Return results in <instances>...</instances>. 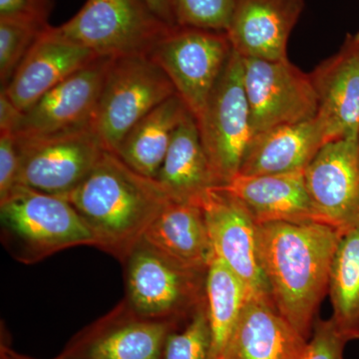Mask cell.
I'll use <instances>...</instances> for the list:
<instances>
[{
	"label": "cell",
	"instance_id": "obj_1",
	"mask_svg": "<svg viewBox=\"0 0 359 359\" xmlns=\"http://www.w3.org/2000/svg\"><path fill=\"white\" fill-rule=\"evenodd\" d=\"M342 233L320 223L273 222L257 228V255L276 309L306 340L330 290Z\"/></svg>",
	"mask_w": 359,
	"mask_h": 359
},
{
	"label": "cell",
	"instance_id": "obj_2",
	"mask_svg": "<svg viewBox=\"0 0 359 359\" xmlns=\"http://www.w3.org/2000/svg\"><path fill=\"white\" fill-rule=\"evenodd\" d=\"M63 198L88 226L97 249L121 264L172 201L157 180L134 171L110 151H104L88 176Z\"/></svg>",
	"mask_w": 359,
	"mask_h": 359
},
{
	"label": "cell",
	"instance_id": "obj_3",
	"mask_svg": "<svg viewBox=\"0 0 359 359\" xmlns=\"http://www.w3.org/2000/svg\"><path fill=\"white\" fill-rule=\"evenodd\" d=\"M2 244L16 261L39 263L60 250L97 242L74 207L60 196L18 186L0 201Z\"/></svg>",
	"mask_w": 359,
	"mask_h": 359
},
{
	"label": "cell",
	"instance_id": "obj_4",
	"mask_svg": "<svg viewBox=\"0 0 359 359\" xmlns=\"http://www.w3.org/2000/svg\"><path fill=\"white\" fill-rule=\"evenodd\" d=\"M124 301L135 313L184 325L207 302V271L188 268L143 238L126 261Z\"/></svg>",
	"mask_w": 359,
	"mask_h": 359
},
{
	"label": "cell",
	"instance_id": "obj_5",
	"mask_svg": "<svg viewBox=\"0 0 359 359\" xmlns=\"http://www.w3.org/2000/svg\"><path fill=\"white\" fill-rule=\"evenodd\" d=\"M172 27L145 0H87L54 30L100 57L120 58L150 55Z\"/></svg>",
	"mask_w": 359,
	"mask_h": 359
},
{
	"label": "cell",
	"instance_id": "obj_6",
	"mask_svg": "<svg viewBox=\"0 0 359 359\" xmlns=\"http://www.w3.org/2000/svg\"><path fill=\"white\" fill-rule=\"evenodd\" d=\"M175 94L171 80L149 56L113 59L92 120L104 149L116 153L130 130Z\"/></svg>",
	"mask_w": 359,
	"mask_h": 359
},
{
	"label": "cell",
	"instance_id": "obj_7",
	"mask_svg": "<svg viewBox=\"0 0 359 359\" xmlns=\"http://www.w3.org/2000/svg\"><path fill=\"white\" fill-rule=\"evenodd\" d=\"M201 140L217 187L240 172L252 138L244 60L233 50L199 119Z\"/></svg>",
	"mask_w": 359,
	"mask_h": 359
},
{
	"label": "cell",
	"instance_id": "obj_8",
	"mask_svg": "<svg viewBox=\"0 0 359 359\" xmlns=\"http://www.w3.org/2000/svg\"><path fill=\"white\" fill-rule=\"evenodd\" d=\"M231 52L226 32L176 25L156 45L149 57L166 73L197 121Z\"/></svg>",
	"mask_w": 359,
	"mask_h": 359
},
{
	"label": "cell",
	"instance_id": "obj_9",
	"mask_svg": "<svg viewBox=\"0 0 359 359\" xmlns=\"http://www.w3.org/2000/svg\"><path fill=\"white\" fill-rule=\"evenodd\" d=\"M20 186L51 195H67L102 157V143L92 124L39 137H16Z\"/></svg>",
	"mask_w": 359,
	"mask_h": 359
},
{
	"label": "cell",
	"instance_id": "obj_10",
	"mask_svg": "<svg viewBox=\"0 0 359 359\" xmlns=\"http://www.w3.org/2000/svg\"><path fill=\"white\" fill-rule=\"evenodd\" d=\"M243 60L252 136L280 125L316 117L318 95L311 74L302 72L289 59Z\"/></svg>",
	"mask_w": 359,
	"mask_h": 359
},
{
	"label": "cell",
	"instance_id": "obj_11",
	"mask_svg": "<svg viewBox=\"0 0 359 359\" xmlns=\"http://www.w3.org/2000/svg\"><path fill=\"white\" fill-rule=\"evenodd\" d=\"M183 327L135 313L124 299L75 334L62 359H162L168 335Z\"/></svg>",
	"mask_w": 359,
	"mask_h": 359
},
{
	"label": "cell",
	"instance_id": "obj_12",
	"mask_svg": "<svg viewBox=\"0 0 359 359\" xmlns=\"http://www.w3.org/2000/svg\"><path fill=\"white\" fill-rule=\"evenodd\" d=\"M304 180L323 223L342 235L359 228V136L325 144L304 170Z\"/></svg>",
	"mask_w": 359,
	"mask_h": 359
},
{
	"label": "cell",
	"instance_id": "obj_13",
	"mask_svg": "<svg viewBox=\"0 0 359 359\" xmlns=\"http://www.w3.org/2000/svg\"><path fill=\"white\" fill-rule=\"evenodd\" d=\"M212 254L242 280L250 295H271L257 255V228L244 205L221 187L201 200Z\"/></svg>",
	"mask_w": 359,
	"mask_h": 359
},
{
	"label": "cell",
	"instance_id": "obj_14",
	"mask_svg": "<svg viewBox=\"0 0 359 359\" xmlns=\"http://www.w3.org/2000/svg\"><path fill=\"white\" fill-rule=\"evenodd\" d=\"M114 58L98 57L23 111L16 137H39L92 124Z\"/></svg>",
	"mask_w": 359,
	"mask_h": 359
},
{
	"label": "cell",
	"instance_id": "obj_15",
	"mask_svg": "<svg viewBox=\"0 0 359 359\" xmlns=\"http://www.w3.org/2000/svg\"><path fill=\"white\" fill-rule=\"evenodd\" d=\"M308 341L271 295H250L218 359H304Z\"/></svg>",
	"mask_w": 359,
	"mask_h": 359
},
{
	"label": "cell",
	"instance_id": "obj_16",
	"mask_svg": "<svg viewBox=\"0 0 359 359\" xmlns=\"http://www.w3.org/2000/svg\"><path fill=\"white\" fill-rule=\"evenodd\" d=\"M304 7V0H237L226 32L231 48L243 58L285 60Z\"/></svg>",
	"mask_w": 359,
	"mask_h": 359
},
{
	"label": "cell",
	"instance_id": "obj_17",
	"mask_svg": "<svg viewBox=\"0 0 359 359\" xmlns=\"http://www.w3.org/2000/svg\"><path fill=\"white\" fill-rule=\"evenodd\" d=\"M100 57L88 48L59 35L49 25L35 41L2 91L21 111L77 70Z\"/></svg>",
	"mask_w": 359,
	"mask_h": 359
},
{
	"label": "cell",
	"instance_id": "obj_18",
	"mask_svg": "<svg viewBox=\"0 0 359 359\" xmlns=\"http://www.w3.org/2000/svg\"><path fill=\"white\" fill-rule=\"evenodd\" d=\"M328 142L359 136V44L349 35L340 50L311 73Z\"/></svg>",
	"mask_w": 359,
	"mask_h": 359
},
{
	"label": "cell",
	"instance_id": "obj_19",
	"mask_svg": "<svg viewBox=\"0 0 359 359\" xmlns=\"http://www.w3.org/2000/svg\"><path fill=\"white\" fill-rule=\"evenodd\" d=\"M218 187L237 198L257 226L273 222L325 224L311 203L304 171L262 176L237 175L229 183Z\"/></svg>",
	"mask_w": 359,
	"mask_h": 359
},
{
	"label": "cell",
	"instance_id": "obj_20",
	"mask_svg": "<svg viewBox=\"0 0 359 359\" xmlns=\"http://www.w3.org/2000/svg\"><path fill=\"white\" fill-rule=\"evenodd\" d=\"M327 143V134L316 117L273 127L252 136L238 175L304 171Z\"/></svg>",
	"mask_w": 359,
	"mask_h": 359
},
{
	"label": "cell",
	"instance_id": "obj_21",
	"mask_svg": "<svg viewBox=\"0 0 359 359\" xmlns=\"http://www.w3.org/2000/svg\"><path fill=\"white\" fill-rule=\"evenodd\" d=\"M143 240L188 268L207 271L214 254L201 203L171 201Z\"/></svg>",
	"mask_w": 359,
	"mask_h": 359
},
{
	"label": "cell",
	"instance_id": "obj_22",
	"mask_svg": "<svg viewBox=\"0 0 359 359\" xmlns=\"http://www.w3.org/2000/svg\"><path fill=\"white\" fill-rule=\"evenodd\" d=\"M156 180L177 202L201 203L203 196L217 187L199 127L191 113L175 131Z\"/></svg>",
	"mask_w": 359,
	"mask_h": 359
},
{
	"label": "cell",
	"instance_id": "obj_23",
	"mask_svg": "<svg viewBox=\"0 0 359 359\" xmlns=\"http://www.w3.org/2000/svg\"><path fill=\"white\" fill-rule=\"evenodd\" d=\"M189 113L181 97L175 94L130 130L115 154L139 174L157 178L175 131Z\"/></svg>",
	"mask_w": 359,
	"mask_h": 359
},
{
	"label": "cell",
	"instance_id": "obj_24",
	"mask_svg": "<svg viewBox=\"0 0 359 359\" xmlns=\"http://www.w3.org/2000/svg\"><path fill=\"white\" fill-rule=\"evenodd\" d=\"M328 294L337 330L348 341L359 339V228L340 238L330 269Z\"/></svg>",
	"mask_w": 359,
	"mask_h": 359
},
{
	"label": "cell",
	"instance_id": "obj_25",
	"mask_svg": "<svg viewBox=\"0 0 359 359\" xmlns=\"http://www.w3.org/2000/svg\"><path fill=\"white\" fill-rule=\"evenodd\" d=\"M208 314L212 335V359H218L233 332L249 290L218 257H212L205 283Z\"/></svg>",
	"mask_w": 359,
	"mask_h": 359
},
{
	"label": "cell",
	"instance_id": "obj_26",
	"mask_svg": "<svg viewBox=\"0 0 359 359\" xmlns=\"http://www.w3.org/2000/svg\"><path fill=\"white\" fill-rule=\"evenodd\" d=\"M50 25L18 16H0V84L6 88L26 54Z\"/></svg>",
	"mask_w": 359,
	"mask_h": 359
},
{
	"label": "cell",
	"instance_id": "obj_27",
	"mask_svg": "<svg viewBox=\"0 0 359 359\" xmlns=\"http://www.w3.org/2000/svg\"><path fill=\"white\" fill-rule=\"evenodd\" d=\"M162 359H212V335L207 302L183 327L168 335Z\"/></svg>",
	"mask_w": 359,
	"mask_h": 359
},
{
	"label": "cell",
	"instance_id": "obj_28",
	"mask_svg": "<svg viewBox=\"0 0 359 359\" xmlns=\"http://www.w3.org/2000/svg\"><path fill=\"white\" fill-rule=\"evenodd\" d=\"M176 25L226 32L237 0H173Z\"/></svg>",
	"mask_w": 359,
	"mask_h": 359
},
{
	"label": "cell",
	"instance_id": "obj_29",
	"mask_svg": "<svg viewBox=\"0 0 359 359\" xmlns=\"http://www.w3.org/2000/svg\"><path fill=\"white\" fill-rule=\"evenodd\" d=\"M348 340L340 334L332 318H318L304 359H346L344 348Z\"/></svg>",
	"mask_w": 359,
	"mask_h": 359
},
{
	"label": "cell",
	"instance_id": "obj_30",
	"mask_svg": "<svg viewBox=\"0 0 359 359\" xmlns=\"http://www.w3.org/2000/svg\"><path fill=\"white\" fill-rule=\"evenodd\" d=\"M20 173L18 138L13 133H0V201L20 186Z\"/></svg>",
	"mask_w": 359,
	"mask_h": 359
},
{
	"label": "cell",
	"instance_id": "obj_31",
	"mask_svg": "<svg viewBox=\"0 0 359 359\" xmlns=\"http://www.w3.org/2000/svg\"><path fill=\"white\" fill-rule=\"evenodd\" d=\"M54 0H0V16H18L49 25Z\"/></svg>",
	"mask_w": 359,
	"mask_h": 359
},
{
	"label": "cell",
	"instance_id": "obj_32",
	"mask_svg": "<svg viewBox=\"0 0 359 359\" xmlns=\"http://www.w3.org/2000/svg\"><path fill=\"white\" fill-rule=\"evenodd\" d=\"M22 111L0 90V133L15 134L20 126Z\"/></svg>",
	"mask_w": 359,
	"mask_h": 359
},
{
	"label": "cell",
	"instance_id": "obj_33",
	"mask_svg": "<svg viewBox=\"0 0 359 359\" xmlns=\"http://www.w3.org/2000/svg\"><path fill=\"white\" fill-rule=\"evenodd\" d=\"M148 6L158 16L169 25L176 26L173 0H145Z\"/></svg>",
	"mask_w": 359,
	"mask_h": 359
},
{
	"label": "cell",
	"instance_id": "obj_34",
	"mask_svg": "<svg viewBox=\"0 0 359 359\" xmlns=\"http://www.w3.org/2000/svg\"><path fill=\"white\" fill-rule=\"evenodd\" d=\"M0 359H40L32 358V356L26 355V354L18 353L14 351L13 347L8 346L6 342H1L0 344ZM51 359H62L56 356V358Z\"/></svg>",
	"mask_w": 359,
	"mask_h": 359
},
{
	"label": "cell",
	"instance_id": "obj_35",
	"mask_svg": "<svg viewBox=\"0 0 359 359\" xmlns=\"http://www.w3.org/2000/svg\"><path fill=\"white\" fill-rule=\"evenodd\" d=\"M354 39L356 40V42L359 44V32L356 33L355 35H353Z\"/></svg>",
	"mask_w": 359,
	"mask_h": 359
}]
</instances>
